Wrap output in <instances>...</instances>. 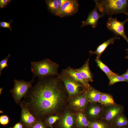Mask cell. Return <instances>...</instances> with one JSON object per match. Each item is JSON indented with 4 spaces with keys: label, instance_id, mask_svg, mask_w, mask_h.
<instances>
[{
    "label": "cell",
    "instance_id": "29",
    "mask_svg": "<svg viewBox=\"0 0 128 128\" xmlns=\"http://www.w3.org/2000/svg\"><path fill=\"white\" fill-rule=\"evenodd\" d=\"M9 119L8 116L5 115H3L0 117V123L3 125L7 124L9 123Z\"/></svg>",
    "mask_w": 128,
    "mask_h": 128
},
{
    "label": "cell",
    "instance_id": "10",
    "mask_svg": "<svg viewBox=\"0 0 128 128\" xmlns=\"http://www.w3.org/2000/svg\"><path fill=\"white\" fill-rule=\"evenodd\" d=\"M89 103L87 97L86 90L82 94L69 100L68 102L67 107L76 112H84Z\"/></svg>",
    "mask_w": 128,
    "mask_h": 128
},
{
    "label": "cell",
    "instance_id": "19",
    "mask_svg": "<svg viewBox=\"0 0 128 128\" xmlns=\"http://www.w3.org/2000/svg\"><path fill=\"white\" fill-rule=\"evenodd\" d=\"M99 103L105 106L117 104L112 95L101 92Z\"/></svg>",
    "mask_w": 128,
    "mask_h": 128
},
{
    "label": "cell",
    "instance_id": "28",
    "mask_svg": "<svg viewBox=\"0 0 128 128\" xmlns=\"http://www.w3.org/2000/svg\"><path fill=\"white\" fill-rule=\"evenodd\" d=\"M13 19H11L9 22L2 21L0 22V27H1L6 28L9 29L10 31H12L11 23H12Z\"/></svg>",
    "mask_w": 128,
    "mask_h": 128
},
{
    "label": "cell",
    "instance_id": "39",
    "mask_svg": "<svg viewBox=\"0 0 128 128\" xmlns=\"http://www.w3.org/2000/svg\"><path fill=\"white\" fill-rule=\"evenodd\" d=\"M127 15H128V10L127 11Z\"/></svg>",
    "mask_w": 128,
    "mask_h": 128
},
{
    "label": "cell",
    "instance_id": "24",
    "mask_svg": "<svg viewBox=\"0 0 128 128\" xmlns=\"http://www.w3.org/2000/svg\"><path fill=\"white\" fill-rule=\"evenodd\" d=\"M60 114H56L48 116L44 120L48 126L50 127L53 126L60 119Z\"/></svg>",
    "mask_w": 128,
    "mask_h": 128
},
{
    "label": "cell",
    "instance_id": "26",
    "mask_svg": "<svg viewBox=\"0 0 128 128\" xmlns=\"http://www.w3.org/2000/svg\"><path fill=\"white\" fill-rule=\"evenodd\" d=\"M44 120H37L35 123L27 128H49Z\"/></svg>",
    "mask_w": 128,
    "mask_h": 128
},
{
    "label": "cell",
    "instance_id": "37",
    "mask_svg": "<svg viewBox=\"0 0 128 128\" xmlns=\"http://www.w3.org/2000/svg\"><path fill=\"white\" fill-rule=\"evenodd\" d=\"M126 58H128V55L126 56Z\"/></svg>",
    "mask_w": 128,
    "mask_h": 128
},
{
    "label": "cell",
    "instance_id": "12",
    "mask_svg": "<svg viewBox=\"0 0 128 128\" xmlns=\"http://www.w3.org/2000/svg\"><path fill=\"white\" fill-rule=\"evenodd\" d=\"M19 105L21 108V121L27 128L35 123L37 120L30 112L26 105L22 101Z\"/></svg>",
    "mask_w": 128,
    "mask_h": 128
},
{
    "label": "cell",
    "instance_id": "38",
    "mask_svg": "<svg viewBox=\"0 0 128 128\" xmlns=\"http://www.w3.org/2000/svg\"><path fill=\"white\" fill-rule=\"evenodd\" d=\"M50 128H54L53 127V126H51V127H50Z\"/></svg>",
    "mask_w": 128,
    "mask_h": 128
},
{
    "label": "cell",
    "instance_id": "36",
    "mask_svg": "<svg viewBox=\"0 0 128 128\" xmlns=\"http://www.w3.org/2000/svg\"><path fill=\"white\" fill-rule=\"evenodd\" d=\"M128 128V126L123 127L121 128Z\"/></svg>",
    "mask_w": 128,
    "mask_h": 128
},
{
    "label": "cell",
    "instance_id": "4",
    "mask_svg": "<svg viewBox=\"0 0 128 128\" xmlns=\"http://www.w3.org/2000/svg\"><path fill=\"white\" fill-rule=\"evenodd\" d=\"M57 77L63 82L68 95V101L83 94L86 91V87L69 76L63 70Z\"/></svg>",
    "mask_w": 128,
    "mask_h": 128
},
{
    "label": "cell",
    "instance_id": "3",
    "mask_svg": "<svg viewBox=\"0 0 128 128\" xmlns=\"http://www.w3.org/2000/svg\"><path fill=\"white\" fill-rule=\"evenodd\" d=\"M59 65L57 63L49 59L31 62V69L33 77L39 78L51 76H57L59 74L58 69Z\"/></svg>",
    "mask_w": 128,
    "mask_h": 128
},
{
    "label": "cell",
    "instance_id": "35",
    "mask_svg": "<svg viewBox=\"0 0 128 128\" xmlns=\"http://www.w3.org/2000/svg\"><path fill=\"white\" fill-rule=\"evenodd\" d=\"M3 88L2 87H1L0 89V94H1L2 91L3 90Z\"/></svg>",
    "mask_w": 128,
    "mask_h": 128
},
{
    "label": "cell",
    "instance_id": "15",
    "mask_svg": "<svg viewBox=\"0 0 128 128\" xmlns=\"http://www.w3.org/2000/svg\"><path fill=\"white\" fill-rule=\"evenodd\" d=\"M89 58L82 67L78 69H73L88 82H92L93 81V76L89 68Z\"/></svg>",
    "mask_w": 128,
    "mask_h": 128
},
{
    "label": "cell",
    "instance_id": "23",
    "mask_svg": "<svg viewBox=\"0 0 128 128\" xmlns=\"http://www.w3.org/2000/svg\"><path fill=\"white\" fill-rule=\"evenodd\" d=\"M109 125L102 120L90 121L88 128H108Z\"/></svg>",
    "mask_w": 128,
    "mask_h": 128
},
{
    "label": "cell",
    "instance_id": "33",
    "mask_svg": "<svg viewBox=\"0 0 128 128\" xmlns=\"http://www.w3.org/2000/svg\"><path fill=\"white\" fill-rule=\"evenodd\" d=\"M120 75L128 81V69L125 73Z\"/></svg>",
    "mask_w": 128,
    "mask_h": 128
},
{
    "label": "cell",
    "instance_id": "9",
    "mask_svg": "<svg viewBox=\"0 0 128 128\" xmlns=\"http://www.w3.org/2000/svg\"><path fill=\"white\" fill-rule=\"evenodd\" d=\"M124 109L123 105L117 104L105 106L102 120L109 125H111L115 118L123 113Z\"/></svg>",
    "mask_w": 128,
    "mask_h": 128
},
{
    "label": "cell",
    "instance_id": "8",
    "mask_svg": "<svg viewBox=\"0 0 128 128\" xmlns=\"http://www.w3.org/2000/svg\"><path fill=\"white\" fill-rule=\"evenodd\" d=\"M128 21V19H127L124 21L121 22L118 21L116 18L109 16L106 24L109 30L115 35L122 37L128 43V38L125 34L124 30V24Z\"/></svg>",
    "mask_w": 128,
    "mask_h": 128
},
{
    "label": "cell",
    "instance_id": "5",
    "mask_svg": "<svg viewBox=\"0 0 128 128\" xmlns=\"http://www.w3.org/2000/svg\"><path fill=\"white\" fill-rule=\"evenodd\" d=\"M34 81V78L29 82L22 80H14V87L10 91L16 103L19 104L21 102V99L24 97L32 87V84Z\"/></svg>",
    "mask_w": 128,
    "mask_h": 128
},
{
    "label": "cell",
    "instance_id": "14",
    "mask_svg": "<svg viewBox=\"0 0 128 128\" xmlns=\"http://www.w3.org/2000/svg\"><path fill=\"white\" fill-rule=\"evenodd\" d=\"M63 70L75 81L83 85L87 89L90 86L89 82L83 78L79 73L74 70L73 69L70 67L69 66Z\"/></svg>",
    "mask_w": 128,
    "mask_h": 128
},
{
    "label": "cell",
    "instance_id": "40",
    "mask_svg": "<svg viewBox=\"0 0 128 128\" xmlns=\"http://www.w3.org/2000/svg\"></svg>",
    "mask_w": 128,
    "mask_h": 128
},
{
    "label": "cell",
    "instance_id": "13",
    "mask_svg": "<svg viewBox=\"0 0 128 128\" xmlns=\"http://www.w3.org/2000/svg\"><path fill=\"white\" fill-rule=\"evenodd\" d=\"M97 6L95 5L94 9L89 14L86 20L82 22L81 27L87 25L91 26L95 28L97 26L99 19L105 15L98 12Z\"/></svg>",
    "mask_w": 128,
    "mask_h": 128
},
{
    "label": "cell",
    "instance_id": "6",
    "mask_svg": "<svg viewBox=\"0 0 128 128\" xmlns=\"http://www.w3.org/2000/svg\"><path fill=\"white\" fill-rule=\"evenodd\" d=\"M75 112L67 107L61 114L59 119L55 123L56 128H76Z\"/></svg>",
    "mask_w": 128,
    "mask_h": 128
},
{
    "label": "cell",
    "instance_id": "34",
    "mask_svg": "<svg viewBox=\"0 0 128 128\" xmlns=\"http://www.w3.org/2000/svg\"><path fill=\"white\" fill-rule=\"evenodd\" d=\"M108 128H116L114 126L112 125H109V126Z\"/></svg>",
    "mask_w": 128,
    "mask_h": 128
},
{
    "label": "cell",
    "instance_id": "25",
    "mask_svg": "<svg viewBox=\"0 0 128 128\" xmlns=\"http://www.w3.org/2000/svg\"><path fill=\"white\" fill-rule=\"evenodd\" d=\"M108 78L109 81V86L112 85L115 83L120 82L124 81L128 82V81L118 74Z\"/></svg>",
    "mask_w": 128,
    "mask_h": 128
},
{
    "label": "cell",
    "instance_id": "20",
    "mask_svg": "<svg viewBox=\"0 0 128 128\" xmlns=\"http://www.w3.org/2000/svg\"><path fill=\"white\" fill-rule=\"evenodd\" d=\"M111 125L116 128H120L128 126V119L122 113L114 119Z\"/></svg>",
    "mask_w": 128,
    "mask_h": 128
},
{
    "label": "cell",
    "instance_id": "18",
    "mask_svg": "<svg viewBox=\"0 0 128 128\" xmlns=\"http://www.w3.org/2000/svg\"><path fill=\"white\" fill-rule=\"evenodd\" d=\"M87 97L89 103H99L101 92L90 85L86 90Z\"/></svg>",
    "mask_w": 128,
    "mask_h": 128
},
{
    "label": "cell",
    "instance_id": "31",
    "mask_svg": "<svg viewBox=\"0 0 128 128\" xmlns=\"http://www.w3.org/2000/svg\"><path fill=\"white\" fill-rule=\"evenodd\" d=\"M67 0H57L59 7V10Z\"/></svg>",
    "mask_w": 128,
    "mask_h": 128
},
{
    "label": "cell",
    "instance_id": "2",
    "mask_svg": "<svg viewBox=\"0 0 128 128\" xmlns=\"http://www.w3.org/2000/svg\"><path fill=\"white\" fill-rule=\"evenodd\" d=\"M98 11L105 15L123 13L127 15L128 1L127 0H95Z\"/></svg>",
    "mask_w": 128,
    "mask_h": 128
},
{
    "label": "cell",
    "instance_id": "30",
    "mask_svg": "<svg viewBox=\"0 0 128 128\" xmlns=\"http://www.w3.org/2000/svg\"><path fill=\"white\" fill-rule=\"evenodd\" d=\"M12 1V0H0V7L1 8H4Z\"/></svg>",
    "mask_w": 128,
    "mask_h": 128
},
{
    "label": "cell",
    "instance_id": "27",
    "mask_svg": "<svg viewBox=\"0 0 128 128\" xmlns=\"http://www.w3.org/2000/svg\"><path fill=\"white\" fill-rule=\"evenodd\" d=\"M11 56L10 54H9L4 59L1 60L0 61V75H1L2 70L5 68L8 67V62L9 58Z\"/></svg>",
    "mask_w": 128,
    "mask_h": 128
},
{
    "label": "cell",
    "instance_id": "1",
    "mask_svg": "<svg viewBox=\"0 0 128 128\" xmlns=\"http://www.w3.org/2000/svg\"><path fill=\"white\" fill-rule=\"evenodd\" d=\"M22 101L37 120L61 114L67 108L68 95L63 82L57 76L39 78Z\"/></svg>",
    "mask_w": 128,
    "mask_h": 128
},
{
    "label": "cell",
    "instance_id": "22",
    "mask_svg": "<svg viewBox=\"0 0 128 128\" xmlns=\"http://www.w3.org/2000/svg\"><path fill=\"white\" fill-rule=\"evenodd\" d=\"M95 61L97 66L105 74L108 78L118 75L112 71L108 67L103 63L100 59L96 57Z\"/></svg>",
    "mask_w": 128,
    "mask_h": 128
},
{
    "label": "cell",
    "instance_id": "32",
    "mask_svg": "<svg viewBox=\"0 0 128 128\" xmlns=\"http://www.w3.org/2000/svg\"><path fill=\"white\" fill-rule=\"evenodd\" d=\"M13 128H23V125L22 123L18 122L16 123Z\"/></svg>",
    "mask_w": 128,
    "mask_h": 128
},
{
    "label": "cell",
    "instance_id": "11",
    "mask_svg": "<svg viewBox=\"0 0 128 128\" xmlns=\"http://www.w3.org/2000/svg\"><path fill=\"white\" fill-rule=\"evenodd\" d=\"M79 5L77 0H67L59 9L57 16L60 17L71 16L78 11Z\"/></svg>",
    "mask_w": 128,
    "mask_h": 128
},
{
    "label": "cell",
    "instance_id": "16",
    "mask_svg": "<svg viewBox=\"0 0 128 128\" xmlns=\"http://www.w3.org/2000/svg\"><path fill=\"white\" fill-rule=\"evenodd\" d=\"M119 39L118 36L115 35L114 37L110 38L107 41H105L98 46L95 51L90 50L89 51L90 54H95L96 55V57L100 59V57L103 52L108 46L110 44H113L115 40Z\"/></svg>",
    "mask_w": 128,
    "mask_h": 128
},
{
    "label": "cell",
    "instance_id": "21",
    "mask_svg": "<svg viewBox=\"0 0 128 128\" xmlns=\"http://www.w3.org/2000/svg\"><path fill=\"white\" fill-rule=\"evenodd\" d=\"M47 9L52 14L57 16L59 7L57 0H45Z\"/></svg>",
    "mask_w": 128,
    "mask_h": 128
},
{
    "label": "cell",
    "instance_id": "7",
    "mask_svg": "<svg viewBox=\"0 0 128 128\" xmlns=\"http://www.w3.org/2000/svg\"><path fill=\"white\" fill-rule=\"evenodd\" d=\"M105 106L99 103H89L84 112L88 120L90 122L102 120Z\"/></svg>",
    "mask_w": 128,
    "mask_h": 128
},
{
    "label": "cell",
    "instance_id": "17",
    "mask_svg": "<svg viewBox=\"0 0 128 128\" xmlns=\"http://www.w3.org/2000/svg\"><path fill=\"white\" fill-rule=\"evenodd\" d=\"M76 128H88L90 121L84 112L78 111L76 113Z\"/></svg>",
    "mask_w": 128,
    "mask_h": 128
}]
</instances>
